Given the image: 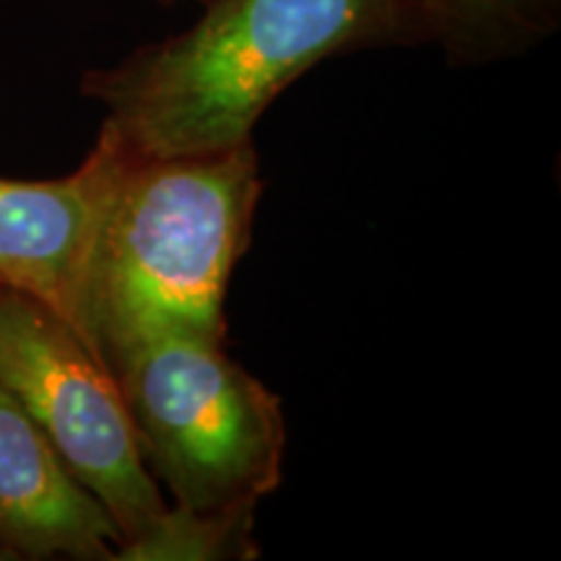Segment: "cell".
I'll list each match as a JSON object with an SVG mask.
<instances>
[{
	"label": "cell",
	"instance_id": "cell-1",
	"mask_svg": "<svg viewBox=\"0 0 561 561\" xmlns=\"http://www.w3.org/2000/svg\"><path fill=\"white\" fill-rule=\"evenodd\" d=\"M413 0H210L187 32L83 76L102 130L130 157H191L252 144L273 100L335 55L416 45Z\"/></svg>",
	"mask_w": 561,
	"mask_h": 561
},
{
	"label": "cell",
	"instance_id": "cell-2",
	"mask_svg": "<svg viewBox=\"0 0 561 561\" xmlns=\"http://www.w3.org/2000/svg\"><path fill=\"white\" fill-rule=\"evenodd\" d=\"M104 203L83 341L112 356L161 333L224 341V299L263 193L255 146L191 157H130Z\"/></svg>",
	"mask_w": 561,
	"mask_h": 561
},
{
	"label": "cell",
	"instance_id": "cell-3",
	"mask_svg": "<svg viewBox=\"0 0 561 561\" xmlns=\"http://www.w3.org/2000/svg\"><path fill=\"white\" fill-rule=\"evenodd\" d=\"M146 466L195 512L257 510L280 483V401L224 341L161 333L110 359Z\"/></svg>",
	"mask_w": 561,
	"mask_h": 561
},
{
	"label": "cell",
	"instance_id": "cell-4",
	"mask_svg": "<svg viewBox=\"0 0 561 561\" xmlns=\"http://www.w3.org/2000/svg\"><path fill=\"white\" fill-rule=\"evenodd\" d=\"M0 388L104 504L121 549L167 510L112 369L58 314L9 289H0Z\"/></svg>",
	"mask_w": 561,
	"mask_h": 561
},
{
	"label": "cell",
	"instance_id": "cell-5",
	"mask_svg": "<svg viewBox=\"0 0 561 561\" xmlns=\"http://www.w3.org/2000/svg\"><path fill=\"white\" fill-rule=\"evenodd\" d=\"M121 157V146L100 130L83 164L66 178H0V289L45 305L81 341L91 250Z\"/></svg>",
	"mask_w": 561,
	"mask_h": 561
},
{
	"label": "cell",
	"instance_id": "cell-6",
	"mask_svg": "<svg viewBox=\"0 0 561 561\" xmlns=\"http://www.w3.org/2000/svg\"><path fill=\"white\" fill-rule=\"evenodd\" d=\"M0 546L13 559H117L121 530L0 388Z\"/></svg>",
	"mask_w": 561,
	"mask_h": 561
},
{
	"label": "cell",
	"instance_id": "cell-7",
	"mask_svg": "<svg viewBox=\"0 0 561 561\" xmlns=\"http://www.w3.org/2000/svg\"><path fill=\"white\" fill-rule=\"evenodd\" d=\"M426 39L453 62H491L525 53L559 24L561 0H413Z\"/></svg>",
	"mask_w": 561,
	"mask_h": 561
},
{
	"label": "cell",
	"instance_id": "cell-8",
	"mask_svg": "<svg viewBox=\"0 0 561 561\" xmlns=\"http://www.w3.org/2000/svg\"><path fill=\"white\" fill-rule=\"evenodd\" d=\"M255 510L237 512H195L187 507H167L136 541L125 543L117 559L128 561H216V559H257Z\"/></svg>",
	"mask_w": 561,
	"mask_h": 561
},
{
	"label": "cell",
	"instance_id": "cell-9",
	"mask_svg": "<svg viewBox=\"0 0 561 561\" xmlns=\"http://www.w3.org/2000/svg\"><path fill=\"white\" fill-rule=\"evenodd\" d=\"M0 559H13V557H11V553L3 549V546H0Z\"/></svg>",
	"mask_w": 561,
	"mask_h": 561
},
{
	"label": "cell",
	"instance_id": "cell-10",
	"mask_svg": "<svg viewBox=\"0 0 561 561\" xmlns=\"http://www.w3.org/2000/svg\"><path fill=\"white\" fill-rule=\"evenodd\" d=\"M161 3H172V0H161Z\"/></svg>",
	"mask_w": 561,
	"mask_h": 561
}]
</instances>
